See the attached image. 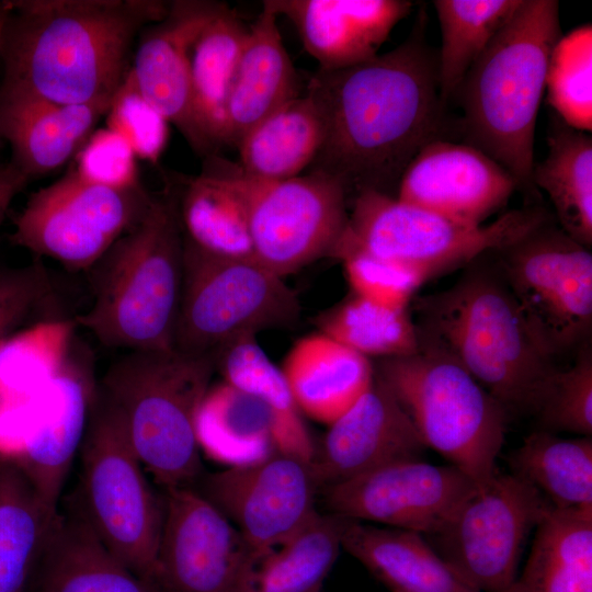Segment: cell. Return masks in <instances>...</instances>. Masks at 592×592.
<instances>
[{"label": "cell", "mask_w": 592, "mask_h": 592, "mask_svg": "<svg viewBox=\"0 0 592 592\" xmlns=\"http://www.w3.org/2000/svg\"><path fill=\"white\" fill-rule=\"evenodd\" d=\"M424 11L409 36L371 60L318 69L306 94L319 106L323 145L308 168L337 180L348 200L363 191L396 197L415 155L443 139L445 109L436 53L426 43Z\"/></svg>", "instance_id": "obj_1"}, {"label": "cell", "mask_w": 592, "mask_h": 592, "mask_svg": "<svg viewBox=\"0 0 592 592\" xmlns=\"http://www.w3.org/2000/svg\"><path fill=\"white\" fill-rule=\"evenodd\" d=\"M1 91L70 104L109 103L161 0H1Z\"/></svg>", "instance_id": "obj_2"}, {"label": "cell", "mask_w": 592, "mask_h": 592, "mask_svg": "<svg viewBox=\"0 0 592 592\" xmlns=\"http://www.w3.org/2000/svg\"><path fill=\"white\" fill-rule=\"evenodd\" d=\"M449 288L417 297L419 337L457 361L509 412L536 413L557 368L498 266L473 263Z\"/></svg>", "instance_id": "obj_3"}, {"label": "cell", "mask_w": 592, "mask_h": 592, "mask_svg": "<svg viewBox=\"0 0 592 592\" xmlns=\"http://www.w3.org/2000/svg\"><path fill=\"white\" fill-rule=\"evenodd\" d=\"M560 36L557 0H521L454 94L465 144L504 168L525 193L536 192L535 126L549 56Z\"/></svg>", "instance_id": "obj_4"}, {"label": "cell", "mask_w": 592, "mask_h": 592, "mask_svg": "<svg viewBox=\"0 0 592 592\" xmlns=\"http://www.w3.org/2000/svg\"><path fill=\"white\" fill-rule=\"evenodd\" d=\"M180 183L156 194L144 216L88 270L91 308L76 317L106 348L173 350L183 269Z\"/></svg>", "instance_id": "obj_5"}, {"label": "cell", "mask_w": 592, "mask_h": 592, "mask_svg": "<svg viewBox=\"0 0 592 592\" xmlns=\"http://www.w3.org/2000/svg\"><path fill=\"white\" fill-rule=\"evenodd\" d=\"M215 360L169 351H128L93 391L112 409L141 465L164 489L201 474L195 417Z\"/></svg>", "instance_id": "obj_6"}, {"label": "cell", "mask_w": 592, "mask_h": 592, "mask_svg": "<svg viewBox=\"0 0 592 592\" xmlns=\"http://www.w3.org/2000/svg\"><path fill=\"white\" fill-rule=\"evenodd\" d=\"M374 369L426 447L478 487L490 481L509 412L457 361L420 339L415 353L379 358Z\"/></svg>", "instance_id": "obj_7"}, {"label": "cell", "mask_w": 592, "mask_h": 592, "mask_svg": "<svg viewBox=\"0 0 592 592\" xmlns=\"http://www.w3.org/2000/svg\"><path fill=\"white\" fill-rule=\"evenodd\" d=\"M348 226L330 258L364 251L415 270L424 281L502 249L551 215L539 206L512 209L491 224L470 225L374 191L351 200Z\"/></svg>", "instance_id": "obj_8"}, {"label": "cell", "mask_w": 592, "mask_h": 592, "mask_svg": "<svg viewBox=\"0 0 592 592\" xmlns=\"http://www.w3.org/2000/svg\"><path fill=\"white\" fill-rule=\"evenodd\" d=\"M299 316L297 295L283 277L254 258L216 255L184 236L173 350L216 361L235 340L292 327Z\"/></svg>", "instance_id": "obj_9"}, {"label": "cell", "mask_w": 592, "mask_h": 592, "mask_svg": "<svg viewBox=\"0 0 592 592\" xmlns=\"http://www.w3.org/2000/svg\"><path fill=\"white\" fill-rule=\"evenodd\" d=\"M73 508L135 576L155 582L163 501L147 481L112 409L92 389Z\"/></svg>", "instance_id": "obj_10"}, {"label": "cell", "mask_w": 592, "mask_h": 592, "mask_svg": "<svg viewBox=\"0 0 592 592\" xmlns=\"http://www.w3.org/2000/svg\"><path fill=\"white\" fill-rule=\"evenodd\" d=\"M203 170L238 197L247 215L253 258L283 278L319 258H329L348 226V195L326 174L262 180L243 174L216 155L205 157Z\"/></svg>", "instance_id": "obj_11"}, {"label": "cell", "mask_w": 592, "mask_h": 592, "mask_svg": "<svg viewBox=\"0 0 592 592\" xmlns=\"http://www.w3.org/2000/svg\"><path fill=\"white\" fill-rule=\"evenodd\" d=\"M532 335L549 356L591 339L592 253L554 218L493 251Z\"/></svg>", "instance_id": "obj_12"}, {"label": "cell", "mask_w": 592, "mask_h": 592, "mask_svg": "<svg viewBox=\"0 0 592 592\" xmlns=\"http://www.w3.org/2000/svg\"><path fill=\"white\" fill-rule=\"evenodd\" d=\"M152 200L140 183L114 189L82 179L71 167L34 192L14 218L10 242L67 270L88 271L146 213Z\"/></svg>", "instance_id": "obj_13"}, {"label": "cell", "mask_w": 592, "mask_h": 592, "mask_svg": "<svg viewBox=\"0 0 592 592\" xmlns=\"http://www.w3.org/2000/svg\"><path fill=\"white\" fill-rule=\"evenodd\" d=\"M550 502L520 476L497 474L434 533L423 536L478 592H505L516 579L525 540Z\"/></svg>", "instance_id": "obj_14"}, {"label": "cell", "mask_w": 592, "mask_h": 592, "mask_svg": "<svg viewBox=\"0 0 592 592\" xmlns=\"http://www.w3.org/2000/svg\"><path fill=\"white\" fill-rule=\"evenodd\" d=\"M155 582L163 592H244L259 559L235 525L198 491L166 489Z\"/></svg>", "instance_id": "obj_15"}, {"label": "cell", "mask_w": 592, "mask_h": 592, "mask_svg": "<svg viewBox=\"0 0 592 592\" xmlns=\"http://www.w3.org/2000/svg\"><path fill=\"white\" fill-rule=\"evenodd\" d=\"M477 488L469 476L451 464L405 459L326 486L325 502L331 513L350 520L426 536L436 532Z\"/></svg>", "instance_id": "obj_16"}, {"label": "cell", "mask_w": 592, "mask_h": 592, "mask_svg": "<svg viewBox=\"0 0 592 592\" xmlns=\"http://www.w3.org/2000/svg\"><path fill=\"white\" fill-rule=\"evenodd\" d=\"M320 483L311 463L275 452L266 459L205 476L202 491L260 558L316 512Z\"/></svg>", "instance_id": "obj_17"}, {"label": "cell", "mask_w": 592, "mask_h": 592, "mask_svg": "<svg viewBox=\"0 0 592 592\" xmlns=\"http://www.w3.org/2000/svg\"><path fill=\"white\" fill-rule=\"evenodd\" d=\"M517 189L514 177L477 148L437 139L408 164L396 198L457 221L482 225Z\"/></svg>", "instance_id": "obj_18"}, {"label": "cell", "mask_w": 592, "mask_h": 592, "mask_svg": "<svg viewBox=\"0 0 592 592\" xmlns=\"http://www.w3.org/2000/svg\"><path fill=\"white\" fill-rule=\"evenodd\" d=\"M221 4L206 0L170 1L167 14L140 32L129 68L145 100L175 126L202 157L215 153L204 141L193 118L189 50Z\"/></svg>", "instance_id": "obj_19"}, {"label": "cell", "mask_w": 592, "mask_h": 592, "mask_svg": "<svg viewBox=\"0 0 592 592\" xmlns=\"http://www.w3.org/2000/svg\"><path fill=\"white\" fill-rule=\"evenodd\" d=\"M426 446L387 385L375 373L369 388L328 430L312 467L320 483L341 482L405 459Z\"/></svg>", "instance_id": "obj_20"}, {"label": "cell", "mask_w": 592, "mask_h": 592, "mask_svg": "<svg viewBox=\"0 0 592 592\" xmlns=\"http://www.w3.org/2000/svg\"><path fill=\"white\" fill-rule=\"evenodd\" d=\"M296 27L321 70L365 62L413 7L408 0H265Z\"/></svg>", "instance_id": "obj_21"}, {"label": "cell", "mask_w": 592, "mask_h": 592, "mask_svg": "<svg viewBox=\"0 0 592 592\" xmlns=\"http://www.w3.org/2000/svg\"><path fill=\"white\" fill-rule=\"evenodd\" d=\"M109 105L59 103L0 90V140L10 145V161L31 181L71 161Z\"/></svg>", "instance_id": "obj_22"}, {"label": "cell", "mask_w": 592, "mask_h": 592, "mask_svg": "<svg viewBox=\"0 0 592 592\" xmlns=\"http://www.w3.org/2000/svg\"><path fill=\"white\" fill-rule=\"evenodd\" d=\"M93 385L68 358L46 380L52 409L27 440L15 460L43 499L54 510L88 423Z\"/></svg>", "instance_id": "obj_23"}, {"label": "cell", "mask_w": 592, "mask_h": 592, "mask_svg": "<svg viewBox=\"0 0 592 592\" xmlns=\"http://www.w3.org/2000/svg\"><path fill=\"white\" fill-rule=\"evenodd\" d=\"M282 373L303 415L331 424L369 388L371 358L317 331L297 340Z\"/></svg>", "instance_id": "obj_24"}, {"label": "cell", "mask_w": 592, "mask_h": 592, "mask_svg": "<svg viewBox=\"0 0 592 592\" xmlns=\"http://www.w3.org/2000/svg\"><path fill=\"white\" fill-rule=\"evenodd\" d=\"M249 29L227 100L228 146L257 124L299 96V80L287 54L276 13L263 1Z\"/></svg>", "instance_id": "obj_25"}, {"label": "cell", "mask_w": 592, "mask_h": 592, "mask_svg": "<svg viewBox=\"0 0 592 592\" xmlns=\"http://www.w3.org/2000/svg\"><path fill=\"white\" fill-rule=\"evenodd\" d=\"M29 592H163L130 572L72 506L57 519Z\"/></svg>", "instance_id": "obj_26"}, {"label": "cell", "mask_w": 592, "mask_h": 592, "mask_svg": "<svg viewBox=\"0 0 592 592\" xmlns=\"http://www.w3.org/2000/svg\"><path fill=\"white\" fill-rule=\"evenodd\" d=\"M342 548L391 592H478L412 531L350 520Z\"/></svg>", "instance_id": "obj_27"}, {"label": "cell", "mask_w": 592, "mask_h": 592, "mask_svg": "<svg viewBox=\"0 0 592 592\" xmlns=\"http://www.w3.org/2000/svg\"><path fill=\"white\" fill-rule=\"evenodd\" d=\"M248 34L239 15L223 3L190 46L193 118L212 153L228 146L227 100Z\"/></svg>", "instance_id": "obj_28"}, {"label": "cell", "mask_w": 592, "mask_h": 592, "mask_svg": "<svg viewBox=\"0 0 592 592\" xmlns=\"http://www.w3.org/2000/svg\"><path fill=\"white\" fill-rule=\"evenodd\" d=\"M58 516L14 456H0V592H29Z\"/></svg>", "instance_id": "obj_29"}, {"label": "cell", "mask_w": 592, "mask_h": 592, "mask_svg": "<svg viewBox=\"0 0 592 592\" xmlns=\"http://www.w3.org/2000/svg\"><path fill=\"white\" fill-rule=\"evenodd\" d=\"M535 528L526 565L505 592H592V508L551 505Z\"/></svg>", "instance_id": "obj_30"}, {"label": "cell", "mask_w": 592, "mask_h": 592, "mask_svg": "<svg viewBox=\"0 0 592 592\" xmlns=\"http://www.w3.org/2000/svg\"><path fill=\"white\" fill-rule=\"evenodd\" d=\"M326 136L311 96H297L257 124L237 145L239 170L262 180H285L308 170Z\"/></svg>", "instance_id": "obj_31"}, {"label": "cell", "mask_w": 592, "mask_h": 592, "mask_svg": "<svg viewBox=\"0 0 592 592\" xmlns=\"http://www.w3.org/2000/svg\"><path fill=\"white\" fill-rule=\"evenodd\" d=\"M215 369L223 382L255 398L271 417L276 451L307 463L314 462L315 442L307 429L281 367L258 344L244 335L217 355Z\"/></svg>", "instance_id": "obj_32"}, {"label": "cell", "mask_w": 592, "mask_h": 592, "mask_svg": "<svg viewBox=\"0 0 592 592\" xmlns=\"http://www.w3.org/2000/svg\"><path fill=\"white\" fill-rule=\"evenodd\" d=\"M195 434L200 451L226 468L255 464L277 452L266 409L225 382L209 386L202 399Z\"/></svg>", "instance_id": "obj_33"}, {"label": "cell", "mask_w": 592, "mask_h": 592, "mask_svg": "<svg viewBox=\"0 0 592 592\" xmlns=\"http://www.w3.org/2000/svg\"><path fill=\"white\" fill-rule=\"evenodd\" d=\"M546 158L535 163L534 187L545 191L558 226L572 239L592 244V138L557 115L550 122Z\"/></svg>", "instance_id": "obj_34"}, {"label": "cell", "mask_w": 592, "mask_h": 592, "mask_svg": "<svg viewBox=\"0 0 592 592\" xmlns=\"http://www.w3.org/2000/svg\"><path fill=\"white\" fill-rule=\"evenodd\" d=\"M350 519L318 511L253 566L244 592H320Z\"/></svg>", "instance_id": "obj_35"}, {"label": "cell", "mask_w": 592, "mask_h": 592, "mask_svg": "<svg viewBox=\"0 0 592 592\" xmlns=\"http://www.w3.org/2000/svg\"><path fill=\"white\" fill-rule=\"evenodd\" d=\"M513 474L554 508H592V437L561 439L547 430L526 436L510 456Z\"/></svg>", "instance_id": "obj_36"}, {"label": "cell", "mask_w": 592, "mask_h": 592, "mask_svg": "<svg viewBox=\"0 0 592 592\" xmlns=\"http://www.w3.org/2000/svg\"><path fill=\"white\" fill-rule=\"evenodd\" d=\"M520 3L521 0L433 1L442 34L436 64L445 104Z\"/></svg>", "instance_id": "obj_37"}, {"label": "cell", "mask_w": 592, "mask_h": 592, "mask_svg": "<svg viewBox=\"0 0 592 592\" xmlns=\"http://www.w3.org/2000/svg\"><path fill=\"white\" fill-rule=\"evenodd\" d=\"M184 236L202 250L228 258H253L244 208L238 197L205 170L180 183Z\"/></svg>", "instance_id": "obj_38"}, {"label": "cell", "mask_w": 592, "mask_h": 592, "mask_svg": "<svg viewBox=\"0 0 592 592\" xmlns=\"http://www.w3.org/2000/svg\"><path fill=\"white\" fill-rule=\"evenodd\" d=\"M315 325L319 332L368 358L403 356L420 346L408 308L385 307L353 293L317 316Z\"/></svg>", "instance_id": "obj_39"}, {"label": "cell", "mask_w": 592, "mask_h": 592, "mask_svg": "<svg viewBox=\"0 0 592 592\" xmlns=\"http://www.w3.org/2000/svg\"><path fill=\"white\" fill-rule=\"evenodd\" d=\"M547 101L570 127L592 130V25L561 35L551 49L545 81Z\"/></svg>", "instance_id": "obj_40"}, {"label": "cell", "mask_w": 592, "mask_h": 592, "mask_svg": "<svg viewBox=\"0 0 592 592\" xmlns=\"http://www.w3.org/2000/svg\"><path fill=\"white\" fill-rule=\"evenodd\" d=\"M543 430L592 434L591 340L578 348L573 365L557 369L536 411Z\"/></svg>", "instance_id": "obj_41"}, {"label": "cell", "mask_w": 592, "mask_h": 592, "mask_svg": "<svg viewBox=\"0 0 592 592\" xmlns=\"http://www.w3.org/2000/svg\"><path fill=\"white\" fill-rule=\"evenodd\" d=\"M56 293L44 264L0 267V351L26 321L64 320L55 314Z\"/></svg>", "instance_id": "obj_42"}, {"label": "cell", "mask_w": 592, "mask_h": 592, "mask_svg": "<svg viewBox=\"0 0 592 592\" xmlns=\"http://www.w3.org/2000/svg\"><path fill=\"white\" fill-rule=\"evenodd\" d=\"M106 128L130 146L137 159L157 163L169 139V122L138 91L128 70L110 101Z\"/></svg>", "instance_id": "obj_43"}, {"label": "cell", "mask_w": 592, "mask_h": 592, "mask_svg": "<svg viewBox=\"0 0 592 592\" xmlns=\"http://www.w3.org/2000/svg\"><path fill=\"white\" fill-rule=\"evenodd\" d=\"M352 293L395 309H407L425 282L413 269L364 251H352L340 260Z\"/></svg>", "instance_id": "obj_44"}, {"label": "cell", "mask_w": 592, "mask_h": 592, "mask_svg": "<svg viewBox=\"0 0 592 592\" xmlns=\"http://www.w3.org/2000/svg\"><path fill=\"white\" fill-rule=\"evenodd\" d=\"M71 161V168L91 183L114 189L141 183L133 149L106 127L96 128Z\"/></svg>", "instance_id": "obj_45"}, {"label": "cell", "mask_w": 592, "mask_h": 592, "mask_svg": "<svg viewBox=\"0 0 592 592\" xmlns=\"http://www.w3.org/2000/svg\"><path fill=\"white\" fill-rule=\"evenodd\" d=\"M30 183V179L11 161L0 162V226L15 196Z\"/></svg>", "instance_id": "obj_46"}, {"label": "cell", "mask_w": 592, "mask_h": 592, "mask_svg": "<svg viewBox=\"0 0 592 592\" xmlns=\"http://www.w3.org/2000/svg\"><path fill=\"white\" fill-rule=\"evenodd\" d=\"M3 5H2V1L0 0V33H1V26H2V22H3ZM0 144H1V140H0Z\"/></svg>", "instance_id": "obj_47"}]
</instances>
